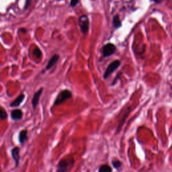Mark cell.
I'll list each match as a JSON object with an SVG mask.
<instances>
[{
  "label": "cell",
  "instance_id": "cell-1",
  "mask_svg": "<svg viewBox=\"0 0 172 172\" xmlns=\"http://www.w3.org/2000/svg\"><path fill=\"white\" fill-rule=\"evenodd\" d=\"M72 97V92L69 89H64L62 90L59 94L57 95L56 99L54 102L55 106L61 104L65 102L66 100H69Z\"/></svg>",
  "mask_w": 172,
  "mask_h": 172
},
{
  "label": "cell",
  "instance_id": "cell-2",
  "mask_svg": "<svg viewBox=\"0 0 172 172\" xmlns=\"http://www.w3.org/2000/svg\"><path fill=\"white\" fill-rule=\"evenodd\" d=\"M75 161L73 158L69 159H63L61 160L59 164L57 165V171H66L69 170L70 169L73 167L74 165Z\"/></svg>",
  "mask_w": 172,
  "mask_h": 172
},
{
  "label": "cell",
  "instance_id": "cell-3",
  "mask_svg": "<svg viewBox=\"0 0 172 172\" xmlns=\"http://www.w3.org/2000/svg\"><path fill=\"white\" fill-rule=\"evenodd\" d=\"M121 62L120 60H115L112 61V63L109 64V65L108 66L106 71H105L104 73V79L106 80L108 78V77L111 75L112 73L114 72L116 69H117L120 66Z\"/></svg>",
  "mask_w": 172,
  "mask_h": 172
},
{
  "label": "cell",
  "instance_id": "cell-4",
  "mask_svg": "<svg viewBox=\"0 0 172 172\" xmlns=\"http://www.w3.org/2000/svg\"><path fill=\"white\" fill-rule=\"evenodd\" d=\"M79 26H80L81 33L84 34H86L89 30V18L86 15H83L79 18Z\"/></svg>",
  "mask_w": 172,
  "mask_h": 172
},
{
  "label": "cell",
  "instance_id": "cell-5",
  "mask_svg": "<svg viewBox=\"0 0 172 172\" xmlns=\"http://www.w3.org/2000/svg\"><path fill=\"white\" fill-rule=\"evenodd\" d=\"M116 50V46L112 43H108L105 45L102 49V52L104 57H109L114 53Z\"/></svg>",
  "mask_w": 172,
  "mask_h": 172
},
{
  "label": "cell",
  "instance_id": "cell-6",
  "mask_svg": "<svg viewBox=\"0 0 172 172\" xmlns=\"http://www.w3.org/2000/svg\"><path fill=\"white\" fill-rule=\"evenodd\" d=\"M11 156L12 158L15 161V165L16 167H18L20 161V149L18 147H14L12 150H11Z\"/></svg>",
  "mask_w": 172,
  "mask_h": 172
},
{
  "label": "cell",
  "instance_id": "cell-7",
  "mask_svg": "<svg viewBox=\"0 0 172 172\" xmlns=\"http://www.w3.org/2000/svg\"><path fill=\"white\" fill-rule=\"evenodd\" d=\"M42 91H43V88L42 87H41V88H40L39 90H38V91L35 93L34 96H33V100H32V104H33V108L34 110L36 109L37 105L39 102L40 95H41V94H42Z\"/></svg>",
  "mask_w": 172,
  "mask_h": 172
},
{
  "label": "cell",
  "instance_id": "cell-8",
  "mask_svg": "<svg viewBox=\"0 0 172 172\" xmlns=\"http://www.w3.org/2000/svg\"><path fill=\"white\" fill-rule=\"evenodd\" d=\"M59 58H60V57H59V55H55L54 56H52L51 58L50 61H48L47 65H46V70L51 69L52 67L56 65L57 63L59 60Z\"/></svg>",
  "mask_w": 172,
  "mask_h": 172
},
{
  "label": "cell",
  "instance_id": "cell-9",
  "mask_svg": "<svg viewBox=\"0 0 172 172\" xmlns=\"http://www.w3.org/2000/svg\"><path fill=\"white\" fill-rule=\"evenodd\" d=\"M23 114L21 110L19 109L14 110L11 113V117L14 120H20L22 118Z\"/></svg>",
  "mask_w": 172,
  "mask_h": 172
},
{
  "label": "cell",
  "instance_id": "cell-10",
  "mask_svg": "<svg viewBox=\"0 0 172 172\" xmlns=\"http://www.w3.org/2000/svg\"><path fill=\"white\" fill-rule=\"evenodd\" d=\"M24 98H25V95L24 94H20L18 97H17L16 100L13 102H11L10 104V106L11 107H18L23 102Z\"/></svg>",
  "mask_w": 172,
  "mask_h": 172
},
{
  "label": "cell",
  "instance_id": "cell-11",
  "mask_svg": "<svg viewBox=\"0 0 172 172\" xmlns=\"http://www.w3.org/2000/svg\"><path fill=\"white\" fill-rule=\"evenodd\" d=\"M28 139V131L26 130H23L20 131L19 134V141L20 143L23 144Z\"/></svg>",
  "mask_w": 172,
  "mask_h": 172
},
{
  "label": "cell",
  "instance_id": "cell-12",
  "mask_svg": "<svg viewBox=\"0 0 172 172\" xmlns=\"http://www.w3.org/2000/svg\"><path fill=\"white\" fill-rule=\"evenodd\" d=\"M130 112V108H128L127 112L126 113H125V114H124V117L122 118L121 122H120V124H119V125H118V129H117V133H118L119 131L120 130L121 128L122 127V126H123V124H124L125 120H126V119H127V117H128V116L129 115Z\"/></svg>",
  "mask_w": 172,
  "mask_h": 172
},
{
  "label": "cell",
  "instance_id": "cell-13",
  "mask_svg": "<svg viewBox=\"0 0 172 172\" xmlns=\"http://www.w3.org/2000/svg\"><path fill=\"white\" fill-rule=\"evenodd\" d=\"M113 25L115 28H119L122 26L121 21L118 15H116L113 17Z\"/></svg>",
  "mask_w": 172,
  "mask_h": 172
},
{
  "label": "cell",
  "instance_id": "cell-14",
  "mask_svg": "<svg viewBox=\"0 0 172 172\" xmlns=\"http://www.w3.org/2000/svg\"><path fill=\"white\" fill-rule=\"evenodd\" d=\"M98 171L100 172H110L112 171V169L111 167H110L108 165H103L99 168Z\"/></svg>",
  "mask_w": 172,
  "mask_h": 172
},
{
  "label": "cell",
  "instance_id": "cell-15",
  "mask_svg": "<svg viewBox=\"0 0 172 172\" xmlns=\"http://www.w3.org/2000/svg\"><path fill=\"white\" fill-rule=\"evenodd\" d=\"M8 118V114L6 111L2 107L0 106V119L2 120H5Z\"/></svg>",
  "mask_w": 172,
  "mask_h": 172
},
{
  "label": "cell",
  "instance_id": "cell-16",
  "mask_svg": "<svg viewBox=\"0 0 172 172\" xmlns=\"http://www.w3.org/2000/svg\"><path fill=\"white\" fill-rule=\"evenodd\" d=\"M112 165L115 169H118L121 167L122 163L120 161H118V160H114V161H112Z\"/></svg>",
  "mask_w": 172,
  "mask_h": 172
},
{
  "label": "cell",
  "instance_id": "cell-17",
  "mask_svg": "<svg viewBox=\"0 0 172 172\" xmlns=\"http://www.w3.org/2000/svg\"><path fill=\"white\" fill-rule=\"evenodd\" d=\"M34 54L35 56H36L38 59H40L42 57V53H41V51H40V48H36L34 50Z\"/></svg>",
  "mask_w": 172,
  "mask_h": 172
},
{
  "label": "cell",
  "instance_id": "cell-18",
  "mask_svg": "<svg viewBox=\"0 0 172 172\" xmlns=\"http://www.w3.org/2000/svg\"><path fill=\"white\" fill-rule=\"evenodd\" d=\"M32 2H33V0H26L24 5V10H26V9L28 8V7L30 6V5L31 4Z\"/></svg>",
  "mask_w": 172,
  "mask_h": 172
},
{
  "label": "cell",
  "instance_id": "cell-19",
  "mask_svg": "<svg viewBox=\"0 0 172 172\" xmlns=\"http://www.w3.org/2000/svg\"><path fill=\"white\" fill-rule=\"evenodd\" d=\"M78 2L79 0H71V2H70V5H71V7L73 8L75 6V5H77Z\"/></svg>",
  "mask_w": 172,
  "mask_h": 172
},
{
  "label": "cell",
  "instance_id": "cell-20",
  "mask_svg": "<svg viewBox=\"0 0 172 172\" xmlns=\"http://www.w3.org/2000/svg\"><path fill=\"white\" fill-rule=\"evenodd\" d=\"M153 1L156 3H159V2H161V1H163V0H153Z\"/></svg>",
  "mask_w": 172,
  "mask_h": 172
},
{
  "label": "cell",
  "instance_id": "cell-21",
  "mask_svg": "<svg viewBox=\"0 0 172 172\" xmlns=\"http://www.w3.org/2000/svg\"><path fill=\"white\" fill-rule=\"evenodd\" d=\"M60 1H61V0H60Z\"/></svg>",
  "mask_w": 172,
  "mask_h": 172
}]
</instances>
